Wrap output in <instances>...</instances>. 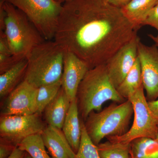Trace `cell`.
I'll return each instance as SVG.
<instances>
[{
  "label": "cell",
  "mask_w": 158,
  "mask_h": 158,
  "mask_svg": "<svg viewBox=\"0 0 158 158\" xmlns=\"http://www.w3.org/2000/svg\"><path fill=\"white\" fill-rule=\"evenodd\" d=\"M137 30L106 0H70L62 5L54 39L90 69L106 64Z\"/></svg>",
  "instance_id": "1"
},
{
  "label": "cell",
  "mask_w": 158,
  "mask_h": 158,
  "mask_svg": "<svg viewBox=\"0 0 158 158\" xmlns=\"http://www.w3.org/2000/svg\"><path fill=\"white\" fill-rule=\"evenodd\" d=\"M0 29L18 60L27 59L33 49L46 40L22 11L5 0L0 3Z\"/></svg>",
  "instance_id": "2"
},
{
  "label": "cell",
  "mask_w": 158,
  "mask_h": 158,
  "mask_svg": "<svg viewBox=\"0 0 158 158\" xmlns=\"http://www.w3.org/2000/svg\"><path fill=\"white\" fill-rule=\"evenodd\" d=\"M76 98L80 117L84 121L92 111H100L106 102L121 103L127 100L112 84L106 64L88 70L79 85Z\"/></svg>",
  "instance_id": "3"
},
{
  "label": "cell",
  "mask_w": 158,
  "mask_h": 158,
  "mask_svg": "<svg viewBox=\"0 0 158 158\" xmlns=\"http://www.w3.org/2000/svg\"><path fill=\"white\" fill-rule=\"evenodd\" d=\"M65 49L55 40H45L33 49L27 58L24 81L38 88L62 78Z\"/></svg>",
  "instance_id": "4"
},
{
  "label": "cell",
  "mask_w": 158,
  "mask_h": 158,
  "mask_svg": "<svg viewBox=\"0 0 158 158\" xmlns=\"http://www.w3.org/2000/svg\"><path fill=\"white\" fill-rule=\"evenodd\" d=\"M133 114L132 103L127 99L119 104L113 103L97 113L92 111L84 124L88 136L98 145L104 138L118 137L127 132Z\"/></svg>",
  "instance_id": "5"
},
{
  "label": "cell",
  "mask_w": 158,
  "mask_h": 158,
  "mask_svg": "<svg viewBox=\"0 0 158 158\" xmlns=\"http://www.w3.org/2000/svg\"><path fill=\"white\" fill-rule=\"evenodd\" d=\"M22 11L46 40L54 39L62 5L56 0H5Z\"/></svg>",
  "instance_id": "6"
},
{
  "label": "cell",
  "mask_w": 158,
  "mask_h": 158,
  "mask_svg": "<svg viewBox=\"0 0 158 158\" xmlns=\"http://www.w3.org/2000/svg\"><path fill=\"white\" fill-rule=\"evenodd\" d=\"M144 90L143 85H141L127 99L132 103L134 109V122L131 127L123 135L108 137V140L113 142L131 143L133 140L138 138L156 139L158 122L150 110Z\"/></svg>",
  "instance_id": "7"
},
{
  "label": "cell",
  "mask_w": 158,
  "mask_h": 158,
  "mask_svg": "<svg viewBox=\"0 0 158 158\" xmlns=\"http://www.w3.org/2000/svg\"><path fill=\"white\" fill-rule=\"evenodd\" d=\"M47 126L42 114L13 115L0 117V138L16 147L27 137L41 134Z\"/></svg>",
  "instance_id": "8"
},
{
  "label": "cell",
  "mask_w": 158,
  "mask_h": 158,
  "mask_svg": "<svg viewBox=\"0 0 158 158\" xmlns=\"http://www.w3.org/2000/svg\"><path fill=\"white\" fill-rule=\"evenodd\" d=\"M37 89L23 80L2 100L1 106V116H24L37 113Z\"/></svg>",
  "instance_id": "9"
},
{
  "label": "cell",
  "mask_w": 158,
  "mask_h": 158,
  "mask_svg": "<svg viewBox=\"0 0 158 158\" xmlns=\"http://www.w3.org/2000/svg\"><path fill=\"white\" fill-rule=\"evenodd\" d=\"M138 58L141 65L142 84L148 102L158 98V47L139 42Z\"/></svg>",
  "instance_id": "10"
},
{
  "label": "cell",
  "mask_w": 158,
  "mask_h": 158,
  "mask_svg": "<svg viewBox=\"0 0 158 158\" xmlns=\"http://www.w3.org/2000/svg\"><path fill=\"white\" fill-rule=\"evenodd\" d=\"M138 36L125 44L106 63L112 84L117 88L135 64L138 57Z\"/></svg>",
  "instance_id": "11"
},
{
  "label": "cell",
  "mask_w": 158,
  "mask_h": 158,
  "mask_svg": "<svg viewBox=\"0 0 158 158\" xmlns=\"http://www.w3.org/2000/svg\"><path fill=\"white\" fill-rule=\"evenodd\" d=\"M89 69L82 59L72 52L65 49L62 87L71 101L76 98L79 85Z\"/></svg>",
  "instance_id": "12"
},
{
  "label": "cell",
  "mask_w": 158,
  "mask_h": 158,
  "mask_svg": "<svg viewBox=\"0 0 158 158\" xmlns=\"http://www.w3.org/2000/svg\"><path fill=\"white\" fill-rule=\"evenodd\" d=\"M41 135L52 158H76V154L61 129L47 125Z\"/></svg>",
  "instance_id": "13"
},
{
  "label": "cell",
  "mask_w": 158,
  "mask_h": 158,
  "mask_svg": "<svg viewBox=\"0 0 158 158\" xmlns=\"http://www.w3.org/2000/svg\"><path fill=\"white\" fill-rule=\"evenodd\" d=\"M71 102L70 98L61 87L57 95L44 111V120L47 124L62 129Z\"/></svg>",
  "instance_id": "14"
},
{
  "label": "cell",
  "mask_w": 158,
  "mask_h": 158,
  "mask_svg": "<svg viewBox=\"0 0 158 158\" xmlns=\"http://www.w3.org/2000/svg\"><path fill=\"white\" fill-rule=\"evenodd\" d=\"M62 130L74 152L76 154L80 147L81 138V118L77 98L71 102Z\"/></svg>",
  "instance_id": "15"
},
{
  "label": "cell",
  "mask_w": 158,
  "mask_h": 158,
  "mask_svg": "<svg viewBox=\"0 0 158 158\" xmlns=\"http://www.w3.org/2000/svg\"><path fill=\"white\" fill-rule=\"evenodd\" d=\"M27 65V59H21L8 70L0 74L1 99H4L23 81Z\"/></svg>",
  "instance_id": "16"
},
{
  "label": "cell",
  "mask_w": 158,
  "mask_h": 158,
  "mask_svg": "<svg viewBox=\"0 0 158 158\" xmlns=\"http://www.w3.org/2000/svg\"><path fill=\"white\" fill-rule=\"evenodd\" d=\"M158 3V0H131L121 9L124 16L138 30Z\"/></svg>",
  "instance_id": "17"
},
{
  "label": "cell",
  "mask_w": 158,
  "mask_h": 158,
  "mask_svg": "<svg viewBox=\"0 0 158 158\" xmlns=\"http://www.w3.org/2000/svg\"><path fill=\"white\" fill-rule=\"evenodd\" d=\"M142 85L141 65L138 57L135 64L116 90L122 97L127 99Z\"/></svg>",
  "instance_id": "18"
},
{
  "label": "cell",
  "mask_w": 158,
  "mask_h": 158,
  "mask_svg": "<svg viewBox=\"0 0 158 158\" xmlns=\"http://www.w3.org/2000/svg\"><path fill=\"white\" fill-rule=\"evenodd\" d=\"M131 144L132 158H158V142L156 139L138 138Z\"/></svg>",
  "instance_id": "19"
},
{
  "label": "cell",
  "mask_w": 158,
  "mask_h": 158,
  "mask_svg": "<svg viewBox=\"0 0 158 158\" xmlns=\"http://www.w3.org/2000/svg\"><path fill=\"white\" fill-rule=\"evenodd\" d=\"M97 146L101 158H132L131 143L108 140L100 143Z\"/></svg>",
  "instance_id": "20"
},
{
  "label": "cell",
  "mask_w": 158,
  "mask_h": 158,
  "mask_svg": "<svg viewBox=\"0 0 158 158\" xmlns=\"http://www.w3.org/2000/svg\"><path fill=\"white\" fill-rule=\"evenodd\" d=\"M18 147L29 153L32 158H52L48 154L41 134L27 137Z\"/></svg>",
  "instance_id": "21"
},
{
  "label": "cell",
  "mask_w": 158,
  "mask_h": 158,
  "mask_svg": "<svg viewBox=\"0 0 158 158\" xmlns=\"http://www.w3.org/2000/svg\"><path fill=\"white\" fill-rule=\"evenodd\" d=\"M62 80L37 88L36 98L37 113L42 114L46 107L57 95L62 87Z\"/></svg>",
  "instance_id": "22"
},
{
  "label": "cell",
  "mask_w": 158,
  "mask_h": 158,
  "mask_svg": "<svg viewBox=\"0 0 158 158\" xmlns=\"http://www.w3.org/2000/svg\"><path fill=\"white\" fill-rule=\"evenodd\" d=\"M81 138L76 158H101L99 154L97 146L93 143L86 131L84 121L81 119Z\"/></svg>",
  "instance_id": "23"
},
{
  "label": "cell",
  "mask_w": 158,
  "mask_h": 158,
  "mask_svg": "<svg viewBox=\"0 0 158 158\" xmlns=\"http://www.w3.org/2000/svg\"><path fill=\"white\" fill-rule=\"evenodd\" d=\"M12 55L0 54V74H2L19 61Z\"/></svg>",
  "instance_id": "24"
},
{
  "label": "cell",
  "mask_w": 158,
  "mask_h": 158,
  "mask_svg": "<svg viewBox=\"0 0 158 158\" xmlns=\"http://www.w3.org/2000/svg\"><path fill=\"white\" fill-rule=\"evenodd\" d=\"M17 147L6 139L0 138V158H7Z\"/></svg>",
  "instance_id": "25"
},
{
  "label": "cell",
  "mask_w": 158,
  "mask_h": 158,
  "mask_svg": "<svg viewBox=\"0 0 158 158\" xmlns=\"http://www.w3.org/2000/svg\"><path fill=\"white\" fill-rule=\"evenodd\" d=\"M143 25H148L155 28L158 32V3L148 13Z\"/></svg>",
  "instance_id": "26"
},
{
  "label": "cell",
  "mask_w": 158,
  "mask_h": 158,
  "mask_svg": "<svg viewBox=\"0 0 158 158\" xmlns=\"http://www.w3.org/2000/svg\"><path fill=\"white\" fill-rule=\"evenodd\" d=\"M0 54L12 55L7 38L3 31H0Z\"/></svg>",
  "instance_id": "27"
},
{
  "label": "cell",
  "mask_w": 158,
  "mask_h": 158,
  "mask_svg": "<svg viewBox=\"0 0 158 158\" xmlns=\"http://www.w3.org/2000/svg\"><path fill=\"white\" fill-rule=\"evenodd\" d=\"M148 103L153 116L158 122V99L152 101L148 102Z\"/></svg>",
  "instance_id": "28"
},
{
  "label": "cell",
  "mask_w": 158,
  "mask_h": 158,
  "mask_svg": "<svg viewBox=\"0 0 158 158\" xmlns=\"http://www.w3.org/2000/svg\"><path fill=\"white\" fill-rule=\"evenodd\" d=\"M111 5L121 8L126 5L131 0H106Z\"/></svg>",
  "instance_id": "29"
},
{
  "label": "cell",
  "mask_w": 158,
  "mask_h": 158,
  "mask_svg": "<svg viewBox=\"0 0 158 158\" xmlns=\"http://www.w3.org/2000/svg\"><path fill=\"white\" fill-rule=\"evenodd\" d=\"M26 152L20 149L18 147L14 150L11 155L7 158H23L25 155Z\"/></svg>",
  "instance_id": "30"
},
{
  "label": "cell",
  "mask_w": 158,
  "mask_h": 158,
  "mask_svg": "<svg viewBox=\"0 0 158 158\" xmlns=\"http://www.w3.org/2000/svg\"><path fill=\"white\" fill-rule=\"evenodd\" d=\"M148 36L154 42L156 45L158 47V36H154L152 34H148Z\"/></svg>",
  "instance_id": "31"
},
{
  "label": "cell",
  "mask_w": 158,
  "mask_h": 158,
  "mask_svg": "<svg viewBox=\"0 0 158 158\" xmlns=\"http://www.w3.org/2000/svg\"><path fill=\"white\" fill-rule=\"evenodd\" d=\"M56 2H58L61 3L62 4V3H65V2H68L69 1H70V0H56Z\"/></svg>",
  "instance_id": "32"
},
{
  "label": "cell",
  "mask_w": 158,
  "mask_h": 158,
  "mask_svg": "<svg viewBox=\"0 0 158 158\" xmlns=\"http://www.w3.org/2000/svg\"><path fill=\"white\" fill-rule=\"evenodd\" d=\"M23 158H32L31 157V156L29 154V153H28L27 152H26L25 153V155L24 156Z\"/></svg>",
  "instance_id": "33"
},
{
  "label": "cell",
  "mask_w": 158,
  "mask_h": 158,
  "mask_svg": "<svg viewBox=\"0 0 158 158\" xmlns=\"http://www.w3.org/2000/svg\"><path fill=\"white\" fill-rule=\"evenodd\" d=\"M156 140L158 142V130H157V135H156Z\"/></svg>",
  "instance_id": "34"
}]
</instances>
